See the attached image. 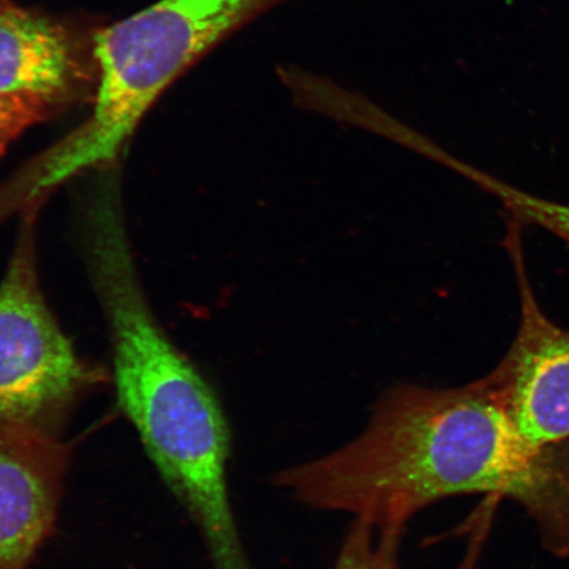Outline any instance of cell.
<instances>
[{
    "mask_svg": "<svg viewBox=\"0 0 569 569\" xmlns=\"http://www.w3.org/2000/svg\"><path fill=\"white\" fill-rule=\"evenodd\" d=\"M518 472L515 425L489 373L457 389L389 390L358 438L273 483L306 507L405 529L446 498L501 497Z\"/></svg>",
    "mask_w": 569,
    "mask_h": 569,
    "instance_id": "cell-1",
    "label": "cell"
},
{
    "mask_svg": "<svg viewBox=\"0 0 569 569\" xmlns=\"http://www.w3.org/2000/svg\"><path fill=\"white\" fill-rule=\"evenodd\" d=\"M120 407L201 530L213 569H252L227 492L230 431L217 397L166 336L142 289L103 300Z\"/></svg>",
    "mask_w": 569,
    "mask_h": 569,
    "instance_id": "cell-2",
    "label": "cell"
},
{
    "mask_svg": "<svg viewBox=\"0 0 569 569\" xmlns=\"http://www.w3.org/2000/svg\"><path fill=\"white\" fill-rule=\"evenodd\" d=\"M291 0H159L96 33L98 82L88 119L19 170L6 191L36 201L118 158L178 77L241 28Z\"/></svg>",
    "mask_w": 569,
    "mask_h": 569,
    "instance_id": "cell-3",
    "label": "cell"
},
{
    "mask_svg": "<svg viewBox=\"0 0 569 569\" xmlns=\"http://www.w3.org/2000/svg\"><path fill=\"white\" fill-rule=\"evenodd\" d=\"M104 380L77 355L42 297L28 212L0 283V427L59 437L77 403Z\"/></svg>",
    "mask_w": 569,
    "mask_h": 569,
    "instance_id": "cell-4",
    "label": "cell"
},
{
    "mask_svg": "<svg viewBox=\"0 0 569 569\" xmlns=\"http://www.w3.org/2000/svg\"><path fill=\"white\" fill-rule=\"evenodd\" d=\"M521 226L511 220L507 237L521 298V322L509 352L490 375L518 431L533 443L552 445L569 439V331L547 318L533 296Z\"/></svg>",
    "mask_w": 569,
    "mask_h": 569,
    "instance_id": "cell-5",
    "label": "cell"
},
{
    "mask_svg": "<svg viewBox=\"0 0 569 569\" xmlns=\"http://www.w3.org/2000/svg\"><path fill=\"white\" fill-rule=\"evenodd\" d=\"M96 33L16 3L0 9V97L44 99L57 111L92 102Z\"/></svg>",
    "mask_w": 569,
    "mask_h": 569,
    "instance_id": "cell-6",
    "label": "cell"
},
{
    "mask_svg": "<svg viewBox=\"0 0 569 569\" xmlns=\"http://www.w3.org/2000/svg\"><path fill=\"white\" fill-rule=\"evenodd\" d=\"M70 446L0 427V569H27L53 530Z\"/></svg>",
    "mask_w": 569,
    "mask_h": 569,
    "instance_id": "cell-7",
    "label": "cell"
},
{
    "mask_svg": "<svg viewBox=\"0 0 569 569\" xmlns=\"http://www.w3.org/2000/svg\"><path fill=\"white\" fill-rule=\"evenodd\" d=\"M403 530L380 529L355 518L333 569H398Z\"/></svg>",
    "mask_w": 569,
    "mask_h": 569,
    "instance_id": "cell-8",
    "label": "cell"
},
{
    "mask_svg": "<svg viewBox=\"0 0 569 569\" xmlns=\"http://www.w3.org/2000/svg\"><path fill=\"white\" fill-rule=\"evenodd\" d=\"M57 112L44 99L31 96L0 97V156L28 128L44 122Z\"/></svg>",
    "mask_w": 569,
    "mask_h": 569,
    "instance_id": "cell-9",
    "label": "cell"
},
{
    "mask_svg": "<svg viewBox=\"0 0 569 569\" xmlns=\"http://www.w3.org/2000/svg\"><path fill=\"white\" fill-rule=\"evenodd\" d=\"M526 219L531 226L557 234L569 243V204L536 197L526 209Z\"/></svg>",
    "mask_w": 569,
    "mask_h": 569,
    "instance_id": "cell-10",
    "label": "cell"
},
{
    "mask_svg": "<svg viewBox=\"0 0 569 569\" xmlns=\"http://www.w3.org/2000/svg\"><path fill=\"white\" fill-rule=\"evenodd\" d=\"M13 4L12 0H0V9H3V7Z\"/></svg>",
    "mask_w": 569,
    "mask_h": 569,
    "instance_id": "cell-11",
    "label": "cell"
}]
</instances>
